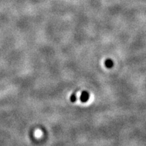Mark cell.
I'll use <instances>...</instances> for the list:
<instances>
[{"label": "cell", "mask_w": 146, "mask_h": 146, "mask_svg": "<svg viewBox=\"0 0 146 146\" xmlns=\"http://www.w3.org/2000/svg\"><path fill=\"white\" fill-rule=\"evenodd\" d=\"M105 65H106V66L107 67V68H112V67L113 66V65H114V63H113L112 60L108 59V60H106Z\"/></svg>", "instance_id": "cell-2"}, {"label": "cell", "mask_w": 146, "mask_h": 146, "mask_svg": "<svg viewBox=\"0 0 146 146\" xmlns=\"http://www.w3.org/2000/svg\"><path fill=\"white\" fill-rule=\"evenodd\" d=\"M70 101L72 102H76V99H77V98H76V95L74 94H72V96H70Z\"/></svg>", "instance_id": "cell-3"}, {"label": "cell", "mask_w": 146, "mask_h": 146, "mask_svg": "<svg viewBox=\"0 0 146 146\" xmlns=\"http://www.w3.org/2000/svg\"><path fill=\"white\" fill-rule=\"evenodd\" d=\"M89 95L88 93L87 92V91H83V93H82L81 96H80V100L82 102H86L89 100Z\"/></svg>", "instance_id": "cell-1"}]
</instances>
